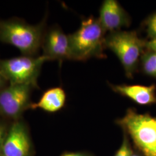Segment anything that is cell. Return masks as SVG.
I'll return each instance as SVG.
<instances>
[{"mask_svg": "<svg viewBox=\"0 0 156 156\" xmlns=\"http://www.w3.org/2000/svg\"><path fill=\"white\" fill-rule=\"evenodd\" d=\"M46 19L30 24L18 18L0 20V41L12 45L24 56H37L45 32Z\"/></svg>", "mask_w": 156, "mask_h": 156, "instance_id": "1", "label": "cell"}, {"mask_svg": "<svg viewBox=\"0 0 156 156\" xmlns=\"http://www.w3.org/2000/svg\"><path fill=\"white\" fill-rule=\"evenodd\" d=\"M106 31L98 19L91 16L84 19L80 28L68 35L71 60L86 61L90 58H103Z\"/></svg>", "mask_w": 156, "mask_h": 156, "instance_id": "2", "label": "cell"}, {"mask_svg": "<svg viewBox=\"0 0 156 156\" xmlns=\"http://www.w3.org/2000/svg\"><path fill=\"white\" fill-rule=\"evenodd\" d=\"M116 123L144 156H156V117L148 113L140 114L129 108Z\"/></svg>", "mask_w": 156, "mask_h": 156, "instance_id": "3", "label": "cell"}, {"mask_svg": "<svg viewBox=\"0 0 156 156\" xmlns=\"http://www.w3.org/2000/svg\"><path fill=\"white\" fill-rule=\"evenodd\" d=\"M146 43L135 31H116L105 37V46L117 56L127 78H133L140 60L146 49Z\"/></svg>", "mask_w": 156, "mask_h": 156, "instance_id": "4", "label": "cell"}, {"mask_svg": "<svg viewBox=\"0 0 156 156\" xmlns=\"http://www.w3.org/2000/svg\"><path fill=\"white\" fill-rule=\"evenodd\" d=\"M47 61L49 59L42 55L0 59V72L9 84H27L37 89L41 68Z\"/></svg>", "mask_w": 156, "mask_h": 156, "instance_id": "5", "label": "cell"}, {"mask_svg": "<svg viewBox=\"0 0 156 156\" xmlns=\"http://www.w3.org/2000/svg\"><path fill=\"white\" fill-rule=\"evenodd\" d=\"M33 86L9 84L0 92V116L16 121L30 109Z\"/></svg>", "mask_w": 156, "mask_h": 156, "instance_id": "6", "label": "cell"}, {"mask_svg": "<svg viewBox=\"0 0 156 156\" xmlns=\"http://www.w3.org/2000/svg\"><path fill=\"white\" fill-rule=\"evenodd\" d=\"M32 143L27 124L21 119L13 121L6 136L0 156H31Z\"/></svg>", "mask_w": 156, "mask_h": 156, "instance_id": "7", "label": "cell"}, {"mask_svg": "<svg viewBox=\"0 0 156 156\" xmlns=\"http://www.w3.org/2000/svg\"><path fill=\"white\" fill-rule=\"evenodd\" d=\"M41 48L43 56L49 60L62 62L71 60L68 35H66L58 26H53L45 30Z\"/></svg>", "mask_w": 156, "mask_h": 156, "instance_id": "8", "label": "cell"}, {"mask_svg": "<svg viewBox=\"0 0 156 156\" xmlns=\"http://www.w3.org/2000/svg\"><path fill=\"white\" fill-rule=\"evenodd\" d=\"M105 31L109 33L128 27L131 24L130 17L116 0H105L100 10L98 19Z\"/></svg>", "mask_w": 156, "mask_h": 156, "instance_id": "9", "label": "cell"}, {"mask_svg": "<svg viewBox=\"0 0 156 156\" xmlns=\"http://www.w3.org/2000/svg\"><path fill=\"white\" fill-rule=\"evenodd\" d=\"M115 92L133 101L140 105H149L156 104V87L155 84L151 86L109 84Z\"/></svg>", "mask_w": 156, "mask_h": 156, "instance_id": "10", "label": "cell"}, {"mask_svg": "<svg viewBox=\"0 0 156 156\" xmlns=\"http://www.w3.org/2000/svg\"><path fill=\"white\" fill-rule=\"evenodd\" d=\"M66 98V93L62 88H51L44 93L37 102H32L30 109H40L49 113H55L64 106Z\"/></svg>", "mask_w": 156, "mask_h": 156, "instance_id": "11", "label": "cell"}, {"mask_svg": "<svg viewBox=\"0 0 156 156\" xmlns=\"http://www.w3.org/2000/svg\"><path fill=\"white\" fill-rule=\"evenodd\" d=\"M141 67L145 74L156 78V53L147 50L141 58Z\"/></svg>", "mask_w": 156, "mask_h": 156, "instance_id": "12", "label": "cell"}, {"mask_svg": "<svg viewBox=\"0 0 156 156\" xmlns=\"http://www.w3.org/2000/svg\"><path fill=\"white\" fill-rule=\"evenodd\" d=\"M147 36L151 39L156 38V12L149 17L145 22Z\"/></svg>", "mask_w": 156, "mask_h": 156, "instance_id": "13", "label": "cell"}, {"mask_svg": "<svg viewBox=\"0 0 156 156\" xmlns=\"http://www.w3.org/2000/svg\"><path fill=\"white\" fill-rule=\"evenodd\" d=\"M134 153L127 138V135L125 134L123 143L115 156H131Z\"/></svg>", "mask_w": 156, "mask_h": 156, "instance_id": "14", "label": "cell"}, {"mask_svg": "<svg viewBox=\"0 0 156 156\" xmlns=\"http://www.w3.org/2000/svg\"><path fill=\"white\" fill-rule=\"evenodd\" d=\"M5 123L0 122V153L9 129Z\"/></svg>", "mask_w": 156, "mask_h": 156, "instance_id": "15", "label": "cell"}, {"mask_svg": "<svg viewBox=\"0 0 156 156\" xmlns=\"http://www.w3.org/2000/svg\"><path fill=\"white\" fill-rule=\"evenodd\" d=\"M146 49L147 50L153 51L156 53V38L151 39V41L147 42Z\"/></svg>", "mask_w": 156, "mask_h": 156, "instance_id": "16", "label": "cell"}, {"mask_svg": "<svg viewBox=\"0 0 156 156\" xmlns=\"http://www.w3.org/2000/svg\"><path fill=\"white\" fill-rule=\"evenodd\" d=\"M60 156H92L84 152H65Z\"/></svg>", "mask_w": 156, "mask_h": 156, "instance_id": "17", "label": "cell"}, {"mask_svg": "<svg viewBox=\"0 0 156 156\" xmlns=\"http://www.w3.org/2000/svg\"><path fill=\"white\" fill-rule=\"evenodd\" d=\"M9 84L5 77L0 72V92Z\"/></svg>", "mask_w": 156, "mask_h": 156, "instance_id": "18", "label": "cell"}, {"mask_svg": "<svg viewBox=\"0 0 156 156\" xmlns=\"http://www.w3.org/2000/svg\"><path fill=\"white\" fill-rule=\"evenodd\" d=\"M141 156L139 154H136V153H133V154H132V156Z\"/></svg>", "mask_w": 156, "mask_h": 156, "instance_id": "19", "label": "cell"}]
</instances>
